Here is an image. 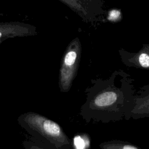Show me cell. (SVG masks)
<instances>
[{"instance_id":"cell-9","label":"cell","mask_w":149,"mask_h":149,"mask_svg":"<svg viewBox=\"0 0 149 149\" xmlns=\"http://www.w3.org/2000/svg\"><path fill=\"white\" fill-rule=\"evenodd\" d=\"M139 66L144 69H149V55L146 53H141L138 58Z\"/></svg>"},{"instance_id":"cell-6","label":"cell","mask_w":149,"mask_h":149,"mask_svg":"<svg viewBox=\"0 0 149 149\" xmlns=\"http://www.w3.org/2000/svg\"><path fill=\"white\" fill-rule=\"evenodd\" d=\"M72 149H90V138L88 134L75 135L72 139Z\"/></svg>"},{"instance_id":"cell-2","label":"cell","mask_w":149,"mask_h":149,"mask_svg":"<svg viewBox=\"0 0 149 149\" xmlns=\"http://www.w3.org/2000/svg\"><path fill=\"white\" fill-rule=\"evenodd\" d=\"M17 122L29 134L52 149H72V140L56 122L34 112H27L17 118Z\"/></svg>"},{"instance_id":"cell-4","label":"cell","mask_w":149,"mask_h":149,"mask_svg":"<svg viewBox=\"0 0 149 149\" xmlns=\"http://www.w3.org/2000/svg\"><path fill=\"white\" fill-rule=\"evenodd\" d=\"M36 34V27L29 24L18 22L0 23V44L9 38L26 37Z\"/></svg>"},{"instance_id":"cell-3","label":"cell","mask_w":149,"mask_h":149,"mask_svg":"<svg viewBox=\"0 0 149 149\" xmlns=\"http://www.w3.org/2000/svg\"><path fill=\"white\" fill-rule=\"evenodd\" d=\"M81 56V45L77 38L68 45L62 56L58 74V87L62 93L68 92L77 74Z\"/></svg>"},{"instance_id":"cell-1","label":"cell","mask_w":149,"mask_h":149,"mask_svg":"<svg viewBox=\"0 0 149 149\" xmlns=\"http://www.w3.org/2000/svg\"><path fill=\"white\" fill-rule=\"evenodd\" d=\"M129 74L115 73L108 79H93L85 93L80 115L86 123H108L131 118L136 92Z\"/></svg>"},{"instance_id":"cell-10","label":"cell","mask_w":149,"mask_h":149,"mask_svg":"<svg viewBox=\"0 0 149 149\" xmlns=\"http://www.w3.org/2000/svg\"><path fill=\"white\" fill-rule=\"evenodd\" d=\"M120 13L119 11L118 10H112L110 13H109V20H113V19H115L116 18L118 17V16L119 15Z\"/></svg>"},{"instance_id":"cell-7","label":"cell","mask_w":149,"mask_h":149,"mask_svg":"<svg viewBox=\"0 0 149 149\" xmlns=\"http://www.w3.org/2000/svg\"><path fill=\"white\" fill-rule=\"evenodd\" d=\"M100 147L101 149H139L129 143L118 140L104 142L100 145Z\"/></svg>"},{"instance_id":"cell-8","label":"cell","mask_w":149,"mask_h":149,"mask_svg":"<svg viewBox=\"0 0 149 149\" xmlns=\"http://www.w3.org/2000/svg\"><path fill=\"white\" fill-rule=\"evenodd\" d=\"M24 149H52L33 137H30L22 142Z\"/></svg>"},{"instance_id":"cell-5","label":"cell","mask_w":149,"mask_h":149,"mask_svg":"<svg viewBox=\"0 0 149 149\" xmlns=\"http://www.w3.org/2000/svg\"><path fill=\"white\" fill-rule=\"evenodd\" d=\"M149 117V85L142 87L136 93L134 107L131 112L133 119Z\"/></svg>"}]
</instances>
